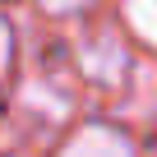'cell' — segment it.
Returning <instances> with one entry per match:
<instances>
[{"instance_id": "obj_1", "label": "cell", "mask_w": 157, "mask_h": 157, "mask_svg": "<svg viewBox=\"0 0 157 157\" xmlns=\"http://www.w3.org/2000/svg\"><path fill=\"white\" fill-rule=\"evenodd\" d=\"M60 157H134V148H129L125 134H116V129H106V125H88V129H78V134L65 143Z\"/></svg>"}, {"instance_id": "obj_3", "label": "cell", "mask_w": 157, "mask_h": 157, "mask_svg": "<svg viewBox=\"0 0 157 157\" xmlns=\"http://www.w3.org/2000/svg\"><path fill=\"white\" fill-rule=\"evenodd\" d=\"M10 51H14V37H10L5 23H0V78H5V69H10Z\"/></svg>"}, {"instance_id": "obj_2", "label": "cell", "mask_w": 157, "mask_h": 157, "mask_svg": "<svg viewBox=\"0 0 157 157\" xmlns=\"http://www.w3.org/2000/svg\"><path fill=\"white\" fill-rule=\"evenodd\" d=\"M125 23L148 46H157V0H125Z\"/></svg>"}]
</instances>
